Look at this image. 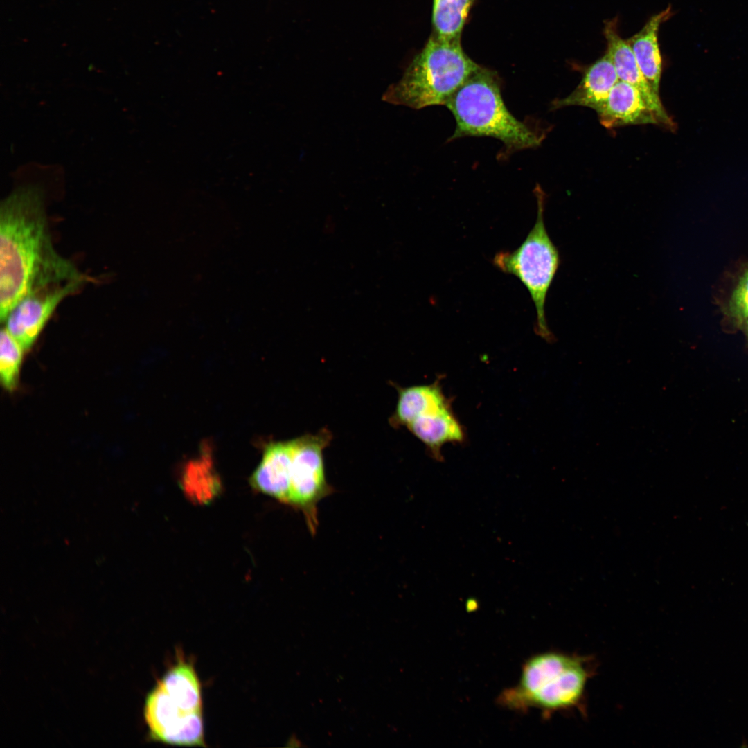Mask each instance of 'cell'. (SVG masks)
Listing matches in <instances>:
<instances>
[{
    "mask_svg": "<svg viewBox=\"0 0 748 748\" xmlns=\"http://www.w3.org/2000/svg\"><path fill=\"white\" fill-rule=\"evenodd\" d=\"M330 439L326 429L294 439L287 504L302 513L312 535L318 526V504L334 491L326 480L323 456Z\"/></svg>",
    "mask_w": 748,
    "mask_h": 748,
    "instance_id": "6",
    "label": "cell"
},
{
    "mask_svg": "<svg viewBox=\"0 0 748 748\" xmlns=\"http://www.w3.org/2000/svg\"><path fill=\"white\" fill-rule=\"evenodd\" d=\"M144 718L153 740L173 745L206 746L202 711H184L158 684L146 697Z\"/></svg>",
    "mask_w": 748,
    "mask_h": 748,
    "instance_id": "7",
    "label": "cell"
},
{
    "mask_svg": "<svg viewBox=\"0 0 748 748\" xmlns=\"http://www.w3.org/2000/svg\"><path fill=\"white\" fill-rule=\"evenodd\" d=\"M744 328L748 335V318H747L743 322Z\"/></svg>",
    "mask_w": 748,
    "mask_h": 748,
    "instance_id": "21",
    "label": "cell"
},
{
    "mask_svg": "<svg viewBox=\"0 0 748 748\" xmlns=\"http://www.w3.org/2000/svg\"><path fill=\"white\" fill-rule=\"evenodd\" d=\"M294 439L269 444L250 481L256 489L288 503Z\"/></svg>",
    "mask_w": 748,
    "mask_h": 748,
    "instance_id": "10",
    "label": "cell"
},
{
    "mask_svg": "<svg viewBox=\"0 0 748 748\" xmlns=\"http://www.w3.org/2000/svg\"><path fill=\"white\" fill-rule=\"evenodd\" d=\"M592 659L551 651L524 664L519 683L505 690L499 703L515 710L537 708L546 714L578 709L583 712L587 682L594 675Z\"/></svg>",
    "mask_w": 748,
    "mask_h": 748,
    "instance_id": "2",
    "label": "cell"
},
{
    "mask_svg": "<svg viewBox=\"0 0 748 748\" xmlns=\"http://www.w3.org/2000/svg\"><path fill=\"white\" fill-rule=\"evenodd\" d=\"M84 283L51 285L26 295L8 313L5 328L24 350H29L59 305Z\"/></svg>",
    "mask_w": 748,
    "mask_h": 748,
    "instance_id": "8",
    "label": "cell"
},
{
    "mask_svg": "<svg viewBox=\"0 0 748 748\" xmlns=\"http://www.w3.org/2000/svg\"><path fill=\"white\" fill-rule=\"evenodd\" d=\"M210 451L211 449L204 445L201 454L185 465L181 476L184 492L190 499L200 504L211 501L221 488Z\"/></svg>",
    "mask_w": 748,
    "mask_h": 748,
    "instance_id": "17",
    "label": "cell"
},
{
    "mask_svg": "<svg viewBox=\"0 0 748 748\" xmlns=\"http://www.w3.org/2000/svg\"><path fill=\"white\" fill-rule=\"evenodd\" d=\"M89 278L53 246L42 198L17 191L0 209V318L3 323L26 295L44 287Z\"/></svg>",
    "mask_w": 748,
    "mask_h": 748,
    "instance_id": "1",
    "label": "cell"
},
{
    "mask_svg": "<svg viewBox=\"0 0 748 748\" xmlns=\"http://www.w3.org/2000/svg\"><path fill=\"white\" fill-rule=\"evenodd\" d=\"M534 193L537 213L533 229L518 248L497 253L492 262L500 271L515 276L524 285L536 310L535 332L547 342L553 343L555 338L548 327L544 306L560 258L544 224L545 193L538 184Z\"/></svg>",
    "mask_w": 748,
    "mask_h": 748,
    "instance_id": "5",
    "label": "cell"
},
{
    "mask_svg": "<svg viewBox=\"0 0 748 748\" xmlns=\"http://www.w3.org/2000/svg\"><path fill=\"white\" fill-rule=\"evenodd\" d=\"M473 1L474 0H434V35L445 40H460Z\"/></svg>",
    "mask_w": 748,
    "mask_h": 748,
    "instance_id": "18",
    "label": "cell"
},
{
    "mask_svg": "<svg viewBox=\"0 0 748 748\" xmlns=\"http://www.w3.org/2000/svg\"><path fill=\"white\" fill-rule=\"evenodd\" d=\"M456 128L449 141L489 136L501 141L509 153L539 146L543 135L517 120L506 107L497 75L479 66L448 100Z\"/></svg>",
    "mask_w": 748,
    "mask_h": 748,
    "instance_id": "3",
    "label": "cell"
},
{
    "mask_svg": "<svg viewBox=\"0 0 748 748\" xmlns=\"http://www.w3.org/2000/svg\"><path fill=\"white\" fill-rule=\"evenodd\" d=\"M729 313L742 323L748 318V268L740 276L729 303Z\"/></svg>",
    "mask_w": 748,
    "mask_h": 748,
    "instance_id": "20",
    "label": "cell"
},
{
    "mask_svg": "<svg viewBox=\"0 0 748 748\" xmlns=\"http://www.w3.org/2000/svg\"><path fill=\"white\" fill-rule=\"evenodd\" d=\"M670 13L668 7L652 16L641 30L627 40L643 75L658 95L662 72L658 33L661 24L670 17Z\"/></svg>",
    "mask_w": 748,
    "mask_h": 748,
    "instance_id": "15",
    "label": "cell"
},
{
    "mask_svg": "<svg viewBox=\"0 0 748 748\" xmlns=\"http://www.w3.org/2000/svg\"><path fill=\"white\" fill-rule=\"evenodd\" d=\"M157 684L184 711H202L201 684L192 664L179 659L167 670Z\"/></svg>",
    "mask_w": 748,
    "mask_h": 748,
    "instance_id": "16",
    "label": "cell"
},
{
    "mask_svg": "<svg viewBox=\"0 0 748 748\" xmlns=\"http://www.w3.org/2000/svg\"><path fill=\"white\" fill-rule=\"evenodd\" d=\"M24 350L6 328L0 336V375L1 383L8 391L18 384L19 371Z\"/></svg>",
    "mask_w": 748,
    "mask_h": 748,
    "instance_id": "19",
    "label": "cell"
},
{
    "mask_svg": "<svg viewBox=\"0 0 748 748\" xmlns=\"http://www.w3.org/2000/svg\"><path fill=\"white\" fill-rule=\"evenodd\" d=\"M479 66L463 51L460 40L433 35L383 99L413 109L445 105Z\"/></svg>",
    "mask_w": 748,
    "mask_h": 748,
    "instance_id": "4",
    "label": "cell"
},
{
    "mask_svg": "<svg viewBox=\"0 0 748 748\" xmlns=\"http://www.w3.org/2000/svg\"><path fill=\"white\" fill-rule=\"evenodd\" d=\"M596 113L600 123L606 128L627 125L660 124L658 117L648 106L639 90L621 80L615 84L607 100Z\"/></svg>",
    "mask_w": 748,
    "mask_h": 748,
    "instance_id": "11",
    "label": "cell"
},
{
    "mask_svg": "<svg viewBox=\"0 0 748 748\" xmlns=\"http://www.w3.org/2000/svg\"><path fill=\"white\" fill-rule=\"evenodd\" d=\"M398 400L391 422L393 427L405 426L415 419L451 407L440 382L409 387H397Z\"/></svg>",
    "mask_w": 748,
    "mask_h": 748,
    "instance_id": "14",
    "label": "cell"
},
{
    "mask_svg": "<svg viewBox=\"0 0 748 748\" xmlns=\"http://www.w3.org/2000/svg\"><path fill=\"white\" fill-rule=\"evenodd\" d=\"M616 25L615 19L605 22L603 33L607 44L606 52L612 60L618 80L639 90L648 106L658 117L660 124L675 128V124L664 109L659 95L645 79L628 41L620 37Z\"/></svg>",
    "mask_w": 748,
    "mask_h": 748,
    "instance_id": "9",
    "label": "cell"
},
{
    "mask_svg": "<svg viewBox=\"0 0 748 748\" xmlns=\"http://www.w3.org/2000/svg\"><path fill=\"white\" fill-rule=\"evenodd\" d=\"M618 80L612 60L606 52L587 69L577 87L565 98L553 100L551 108L577 105L598 112Z\"/></svg>",
    "mask_w": 748,
    "mask_h": 748,
    "instance_id": "12",
    "label": "cell"
},
{
    "mask_svg": "<svg viewBox=\"0 0 748 748\" xmlns=\"http://www.w3.org/2000/svg\"><path fill=\"white\" fill-rule=\"evenodd\" d=\"M407 427L426 446L434 460L441 462L443 446L447 443H460L465 440L463 426L452 407L419 417Z\"/></svg>",
    "mask_w": 748,
    "mask_h": 748,
    "instance_id": "13",
    "label": "cell"
}]
</instances>
